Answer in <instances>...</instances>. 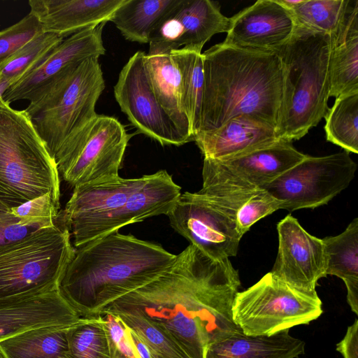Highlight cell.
<instances>
[{"instance_id":"1","label":"cell","mask_w":358,"mask_h":358,"mask_svg":"<svg viewBox=\"0 0 358 358\" xmlns=\"http://www.w3.org/2000/svg\"><path fill=\"white\" fill-rule=\"evenodd\" d=\"M240 286L229 259L213 260L189 244L157 278L113 301L100 315L141 317L190 358H206L209 345L242 333L232 318Z\"/></svg>"},{"instance_id":"2","label":"cell","mask_w":358,"mask_h":358,"mask_svg":"<svg viewBox=\"0 0 358 358\" xmlns=\"http://www.w3.org/2000/svg\"><path fill=\"white\" fill-rule=\"evenodd\" d=\"M176 257L160 245L117 231L77 248L58 289L80 317H96L157 278Z\"/></svg>"},{"instance_id":"3","label":"cell","mask_w":358,"mask_h":358,"mask_svg":"<svg viewBox=\"0 0 358 358\" xmlns=\"http://www.w3.org/2000/svg\"><path fill=\"white\" fill-rule=\"evenodd\" d=\"M202 58L204 80L199 133L217 129L243 115L276 131L283 84L278 54L220 43L202 53Z\"/></svg>"},{"instance_id":"4","label":"cell","mask_w":358,"mask_h":358,"mask_svg":"<svg viewBox=\"0 0 358 358\" xmlns=\"http://www.w3.org/2000/svg\"><path fill=\"white\" fill-rule=\"evenodd\" d=\"M329 36L296 27L278 52L283 84L276 134L292 142L317 126L328 111Z\"/></svg>"},{"instance_id":"5","label":"cell","mask_w":358,"mask_h":358,"mask_svg":"<svg viewBox=\"0 0 358 358\" xmlns=\"http://www.w3.org/2000/svg\"><path fill=\"white\" fill-rule=\"evenodd\" d=\"M50 193L59 204L60 180L55 159L25 110L0 97V201L21 206Z\"/></svg>"},{"instance_id":"6","label":"cell","mask_w":358,"mask_h":358,"mask_svg":"<svg viewBox=\"0 0 358 358\" xmlns=\"http://www.w3.org/2000/svg\"><path fill=\"white\" fill-rule=\"evenodd\" d=\"M105 88L99 58L72 64L24 110L55 157L64 141L97 115L96 103Z\"/></svg>"},{"instance_id":"7","label":"cell","mask_w":358,"mask_h":358,"mask_svg":"<svg viewBox=\"0 0 358 358\" xmlns=\"http://www.w3.org/2000/svg\"><path fill=\"white\" fill-rule=\"evenodd\" d=\"M75 251L61 213L53 227L0 246V299L58 288Z\"/></svg>"},{"instance_id":"8","label":"cell","mask_w":358,"mask_h":358,"mask_svg":"<svg viewBox=\"0 0 358 358\" xmlns=\"http://www.w3.org/2000/svg\"><path fill=\"white\" fill-rule=\"evenodd\" d=\"M317 294L299 292L271 272L248 289L238 292L232 318L245 335H272L308 324L322 313Z\"/></svg>"},{"instance_id":"9","label":"cell","mask_w":358,"mask_h":358,"mask_svg":"<svg viewBox=\"0 0 358 358\" xmlns=\"http://www.w3.org/2000/svg\"><path fill=\"white\" fill-rule=\"evenodd\" d=\"M129 138L116 118L97 114L69 137L55 155L59 174L73 187L119 176Z\"/></svg>"},{"instance_id":"10","label":"cell","mask_w":358,"mask_h":358,"mask_svg":"<svg viewBox=\"0 0 358 358\" xmlns=\"http://www.w3.org/2000/svg\"><path fill=\"white\" fill-rule=\"evenodd\" d=\"M357 164L346 151L303 160L262 188L281 203L280 209L294 211L328 203L352 180Z\"/></svg>"},{"instance_id":"11","label":"cell","mask_w":358,"mask_h":358,"mask_svg":"<svg viewBox=\"0 0 358 358\" xmlns=\"http://www.w3.org/2000/svg\"><path fill=\"white\" fill-rule=\"evenodd\" d=\"M145 53H134L122 69L114 86L115 98L129 121L139 132L162 145L189 142L157 98L145 63Z\"/></svg>"},{"instance_id":"12","label":"cell","mask_w":358,"mask_h":358,"mask_svg":"<svg viewBox=\"0 0 358 358\" xmlns=\"http://www.w3.org/2000/svg\"><path fill=\"white\" fill-rule=\"evenodd\" d=\"M167 216L171 227L208 258L222 261L236 255L242 236L199 192L181 194Z\"/></svg>"},{"instance_id":"13","label":"cell","mask_w":358,"mask_h":358,"mask_svg":"<svg viewBox=\"0 0 358 358\" xmlns=\"http://www.w3.org/2000/svg\"><path fill=\"white\" fill-rule=\"evenodd\" d=\"M202 178L199 192L233 222L242 236L255 222L280 209L281 203L267 191L233 178L216 160L203 159Z\"/></svg>"},{"instance_id":"14","label":"cell","mask_w":358,"mask_h":358,"mask_svg":"<svg viewBox=\"0 0 358 358\" xmlns=\"http://www.w3.org/2000/svg\"><path fill=\"white\" fill-rule=\"evenodd\" d=\"M278 250L271 273L294 289L317 294L318 280L327 276V256L322 238L306 231L288 215L277 224Z\"/></svg>"},{"instance_id":"15","label":"cell","mask_w":358,"mask_h":358,"mask_svg":"<svg viewBox=\"0 0 358 358\" xmlns=\"http://www.w3.org/2000/svg\"><path fill=\"white\" fill-rule=\"evenodd\" d=\"M104 25L84 29L65 38L37 68L12 84L2 99L9 104L22 99L30 102L45 93L72 64L104 55Z\"/></svg>"},{"instance_id":"16","label":"cell","mask_w":358,"mask_h":358,"mask_svg":"<svg viewBox=\"0 0 358 358\" xmlns=\"http://www.w3.org/2000/svg\"><path fill=\"white\" fill-rule=\"evenodd\" d=\"M141 179L117 176L74 187L60 213L76 248L81 246L84 237L92 229L125 203Z\"/></svg>"},{"instance_id":"17","label":"cell","mask_w":358,"mask_h":358,"mask_svg":"<svg viewBox=\"0 0 358 358\" xmlns=\"http://www.w3.org/2000/svg\"><path fill=\"white\" fill-rule=\"evenodd\" d=\"M291 11L276 0H259L231 17L223 44L234 48L278 53L296 29Z\"/></svg>"},{"instance_id":"18","label":"cell","mask_w":358,"mask_h":358,"mask_svg":"<svg viewBox=\"0 0 358 358\" xmlns=\"http://www.w3.org/2000/svg\"><path fill=\"white\" fill-rule=\"evenodd\" d=\"M141 178V182L125 203L92 229L84 237L81 246L128 224L169 213L182 194L181 187L166 170Z\"/></svg>"},{"instance_id":"19","label":"cell","mask_w":358,"mask_h":358,"mask_svg":"<svg viewBox=\"0 0 358 358\" xmlns=\"http://www.w3.org/2000/svg\"><path fill=\"white\" fill-rule=\"evenodd\" d=\"M81 318L58 288L0 299V341L38 327H71Z\"/></svg>"},{"instance_id":"20","label":"cell","mask_w":358,"mask_h":358,"mask_svg":"<svg viewBox=\"0 0 358 358\" xmlns=\"http://www.w3.org/2000/svg\"><path fill=\"white\" fill-rule=\"evenodd\" d=\"M125 0H29L43 32L64 38L110 21Z\"/></svg>"},{"instance_id":"21","label":"cell","mask_w":358,"mask_h":358,"mask_svg":"<svg viewBox=\"0 0 358 358\" xmlns=\"http://www.w3.org/2000/svg\"><path fill=\"white\" fill-rule=\"evenodd\" d=\"M193 141L204 159L223 160L281 140L274 127L243 115L229 120L217 129L198 133Z\"/></svg>"},{"instance_id":"22","label":"cell","mask_w":358,"mask_h":358,"mask_svg":"<svg viewBox=\"0 0 358 358\" xmlns=\"http://www.w3.org/2000/svg\"><path fill=\"white\" fill-rule=\"evenodd\" d=\"M307 156L297 150L292 142L281 140L231 158L216 161L233 178L250 186L262 188Z\"/></svg>"},{"instance_id":"23","label":"cell","mask_w":358,"mask_h":358,"mask_svg":"<svg viewBox=\"0 0 358 358\" xmlns=\"http://www.w3.org/2000/svg\"><path fill=\"white\" fill-rule=\"evenodd\" d=\"M329 39V96L358 92V0H347Z\"/></svg>"},{"instance_id":"24","label":"cell","mask_w":358,"mask_h":358,"mask_svg":"<svg viewBox=\"0 0 358 358\" xmlns=\"http://www.w3.org/2000/svg\"><path fill=\"white\" fill-rule=\"evenodd\" d=\"M305 343L289 330L272 335L235 334L209 345L206 358H298Z\"/></svg>"},{"instance_id":"25","label":"cell","mask_w":358,"mask_h":358,"mask_svg":"<svg viewBox=\"0 0 358 358\" xmlns=\"http://www.w3.org/2000/svg\"><path fill=\"white\" fill-rule=\"evenodd\" d=\"M171 50L149 45L144 63L153 91L160 104L188 141H193L183 108L180 75L171 58Z\"/></svg>"},{"instance_id":"26","label":"cell","mask_w":358,"mask_h":358,"mask_svg":"<svg viewBox=\"0 0 358 358\" xmlns=\"http://www.w3.org/2000/svg\"><path fill=\"white\" fill-rule=\"evenodd\" d=\"M327 256V275L342 279L347 288V301L358 315V218L340 234L322 238Z\"/></svg>"},{"instance_id":"27","label":"cell","mask_w":358,"mask_h":358,"mask_svg":"<svg viewBox=\"0 0 358 358\" xmlns=\"http://www.w3.org/2000/svg\"><path fill=\"white\" fill-rule=\"evenodd\" d=\"M181 0H125L115 11L110 22L126 40L149 43L159 23Z\"/></svg>"},{"instance_id":"28","label":"cell","mask_w":358,"mask_h":358,"mask_svg":"<svg viewBox=\"0 0 358 358\" xmlns=\"http://www.w3.org/2000/svg\"><path fill=\"white\" fill-rule=\"evenodd\" d=\"M182 24V45L202 50L216 34L227 33L231 17L224 15L217 3L210 0H181L173 10Z\"/></svg>"},{"instance_id":"29","label":"cell","mask_w":358,"mask_h":358,"mask_svg":"<svg viewBox=\"0 0 358 358\" xmlns=\"http://www.w3.org/2000/svg\"><path fill=\"white\" fill-rule=\"evenodd\" d=\"M71 327L33 329L0 341V349L6 358H69L67 331Z\"/></svg>"},{"instance_id":"30","label":"cell","mask_w":358,"mask_h":358,"mask_svg":"<svg viewBox=\"0 0 358 358\" xmlns=\"http://www.w3.org/2000/svg\"><path fill=\"white\" fill-rule=\"evenodd\" d=\"M171 58L180 75L183 108L194 138L200 129L203 91V64L201 50L184 46L173 50Z\"/></svg>"},{"instance_id":"31","label":"cell","mask_w":358,"mask_h":358,"mask_svg":"<svg viewBox=\"0 0 358 358\" xmlns=\"http://www.w3.org/2000/svg\"><path fill=\"white\" fill-rule=\"evenodd\" d=\"M327 141L348 153H358V92L336 98L324 116Z\"/></svg>"},{"instance_id":"32","label":"cell","mask_w":358,"mask_h":358,"mask_svg":"<svg viewBox=\"0 0 358 358\" xmlns=\"http://www.w3.org/2000/svg\"><path fill=\"white\" fill-rule=\"evenodd\" d=\"M69 358H112L110 343L101 315L81 318L67 331Z\"/></svg>"},{"instance_id":"33","label":"cell","mask_w":358,"mask_h":358,"mask_svg":"<svg viewBox=\"0 0 358 358\" xmlns=\"http://www.w3.org/2000/svg\"><path fill=\"white\" fill-rule=\"evenodd\" d=\"M64 38L41 32L0 66V79L13 83L37 68Z\"/></svg>"},{"instance_id":"34","label":"cell","mask_w":358,"mask_h":358,"mask_svg":"<svg viewBox=\"0 0 358 358\" xmlns=\"http://www.w3.org/2000/svg\"><path fill=\"white\" fill-rule=\"evenodd\" d=\"M347 0H301L290 11L296 26L329 36L338 27Z\"/></svg>"},{"instance_id":"35","label":"cell","mask_w":358,"mask_h":358,"mask_svg":"<svg viewBox=\"0 0 358 358\" xmlns=\"http://www.w3.org/2000/svg\"><path fill=\"white\" fill-rule=\"evenodd\" d=\"M113 315L137 335L146 345L152 358H190L166 334L143 317L127 313Z\"/></svg>"},{"instance_id":"36","label":"cell","mask_w":358,"mask_h":358,"mask_svg":"<svg viewBox=\"0 0 358 358\" xmlns=\"http://www.w3.org/2000/svg\"><path fill=\"white\" fill-rule=\"evenodd\" d=\"M41 32L38 19L30 12L19 22L1 31L0 66Z\"/></svg>"},{"instance_id":"37","label":"cell","mask_w":358,"mask_h":358,"mask_svg":"<svg viewBox=\"0 0 358 358\" xmlns=\"http://www.w3.org/2000/svg\"><path fill=\"white\" fill-rule=\"evenodd\" d=\"M52 227L24 221L13 213L11 207L0 201V246L19 241L37 231Z\"/></svg>"},{"instance_id":"38","label":"cell","mask_w":358,"mask_h":358,"mask_svg":"<svg viewBox=\"0 0 358 358\" xmlns=\"http://www.w3.org/2000/svg\"><path fill=\"white\" fill-rule=\"evenodd\" d=\"M107 329L112 358H136L123 323L115 316L101 315Z\"/></svg>"},{"instance_id":"39","label":"cell","mask_w":358,"mask_h":358,"mask_svg":"<svg viewBox=\"0 0 358 358\" xmlns=\"http://www.w3.org/2000/svg\"><path fill=\"white\" fill-rule=\"evenodd\" d=\"M336 350L343 358H358V320L349 326L343 338L336 344Z\"/></svg>"},{"instance_id":"40","label":"cell","mask_w":358,"mask_h":358,"mask_svg":"<svg viewBox=\"0 0 358 358\" xmlns=\"http://www.w3.org/2000/svg\"><path fill=\"white\" fill-rule=\"evenodd\" d=\"M127 335L131 341L134 352L140 358H152L146 345L129 328L125 326Z\"/></svg>"},{"instance_id":"41","label":"cell","mask_w":358,"mask_h":358,"mask_svg":"<svg viewBox=\"0 0 358 358\" xmlns=\"http://www.w3.org/2000/svg\"><path fill=\"white\" fill-rule=\"evenodd\" d=\"M280 4L291 10L294 6L299 4L301 0H276Z\"/></svg>"},{"instance_id":"42","label":"cell","mask_w":358,"mask_h":358,"mask_svg":"<svg viewBox=\"0 0 358 358\" xmlns=\"http://www.w3.org/2000/svg\"><path fill=\"white\" fill-rule=\"evenodd\" d=\"M13 84V81L0 79V97L2 96L6 90Z\"/></svg>"},{"instance_id":"43","label":"cell","mask_w":358,"mask_h":358,"mask_svg":"<svg viewBox=\"0 0 358 358\" xmlns=\"http://www.w3.org/2000/svg\"><path fill=\"white\" fill-rule=\"evenodd\" d=\"M0 358H6V356L3 355L2 351L0 349Z\"/></svg>"},{"instance_id":"44","label":"cell","mask_w":358,"mask_h":358,"mask_svg":"<svg viewBox=\"0 0 358 358\" xmlns=\"http://www.w3.org/2000/svg\"><path fill=\"white\" fill-rule=\"evenodd\" d=\"M135 355H136V358H140L136 352H135Z\"/></svg>"}]
</instances>
